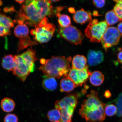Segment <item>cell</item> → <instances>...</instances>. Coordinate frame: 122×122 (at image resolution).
<instances>
[{
    "label": "cell",
    "mask_w": 122,
    "mask_h": 122,
    "mask_svg": "<svg viewBox=\"0 0 122 122\" xmlns=\"http://www.w3.org/2000/svg\"><path fill=\"white\" fill-rule=\"evenodd\" d=\"M55 9L49 0H25L17 12L15 23L35 27L44 18L51 17Z\"/></svg>",
    "instance_id": "6da1fadb"
},
{
    "label": "cell",
    "mask_w": 122,
    "mask_h": 122,
    "mask_svg": "<svg viewBox=\"0 0 122 122\" xmlns=\"http://www.w3.org/2000/svg\"><path fill=\"white\" fill-rule=\"evenodd\" d=\"M87 98L84 101L79 111V113L87 122H101L106 118L104 107L106 104L101 101L98 93L91 90Z\"/></svg>",
    "instance_id": "7a4b0ae2"
},
{
    "label": "cell",
    "mask_w": 122,
    "mask_h": 122,
    "mask_svg": "<svg viewBox=\"0 0 122 122\" xmlns=\"http://www.w3.org/2000/svg\"><path fill=\"white\" fill-rule=\"evenodd\" d=\"M72 58L65 56H53L49 59L42 58L40 60L41 65L39 69L45 75L59 79L63 76L66 77L69 72L70 63Z\"/></svg>",
    "instance_id": "3957f363"
},
{
    "label": "cell",
    "mask_w": 122,
    "mask_h": 122,
    "mask_svg": "<svg viewBox=\"0 0 122 122\" xmlns=\"http://www.w3.org/2000/svg\"><path fill=\"white\" fill-rule=\"evenodd\" d=\"M78 97L77 94H71L56 102L55 107L60 112L61 122H72L73 114L78 103Z\"/></svg>",
    "instance_id": "277c9868"
},
{
    "label": "cell",
    "mask_w": 122,
    "mask_h": 122,
    "mask_svg": "<svg viewBox=\"0 0 122 122\" xmlns=\"http://www.w3.org/2000/svg\"><path fill=\"white\" fill-rule=\"evenodd\" d=\"M34 27V29L30 30V34L34 36L35 41L40 43H45L50 41L56 28L54 24L49 22L47 17L44 18L39 24Z\"/></svg>",
    "instance_id": "5b68a950"
},
{
    "label": "cell",
    "mask_w": 122,
    "mask_h": 122,
    "mask_svg": "<svg viewBox=\"0 0 122 122\" xmlns=\"http://www.w3.org/2000/svg\"><path fill=\"white\" fill-rule=\"evenodd\" d=\"M109 26L106 21L99 22L97 19H94L90 23L85 30V35L90 39L91 42H100Z\"/></svg>",
    "instance_id": "8992f818"
},
{
    "label": "cell",
    "mask_w": 122,
    "mask_h": 122,
    "mask_svg": "<svg viewBox=\"0 0 122 122\" xmlns=\"http://www.w3.org/2000/svg\"><path fill=\"white\" fill-rule=\"evenodd\" d=\"M57 32L61 37L73 45L81 44L85 38L84 36L80 30L71 25L66 27L59 26Z\"/></svg>",
    "instance_id": "52a82bcc"
},
{
    "label": "cell",
    "mask_w": 122,
    "mask_h": 122,
    "mask_svg": "<svg viewBox=\"0 0 122 122\" xmlns=\"http://www.w3.org/2000/svg\"><path fill=\"white\" fill-rule=\"evenodd\" d=\"M29 29L26 24H19L15 27L14 33L19 39L17 46V53H19L30 46L38 45L36 41H32L29 36Z\"/></svg>",
    "instance_id": "ba28073f"
},
{
    "label": "cell",
    "mask_w": 122,
    "mask_h": 122,
    "mask_svg": "<svg viewBox=\"0 0 122 122\" xmlns=\"http://www.w3.org/2000/svg\"><path fill=\"white\" fill-rule=\"evenodd\" d=\"M14 57L15 65L12 72L19 77L21 81L24 82L30 73L34 71L35 69L31 67L24 60L21 54L15 55Z\"/></svg>",
    "instance_id": "9c48e42d"
},
{
    "label": "cell",
    "mask_w": 122,
    "mask_h": 122,
    "mask_svg": "<svg viewBox=\"0 0 122 122\" xmlns=\"http://www.w3.org/2000/svg\"><path fill=\"white\" fill-rule=\"evenodd\" d=\"M121 34L118 29L115 27H108L104 34L101 42L106 51L108 48L118 43Z\"/></svg>",
    "instance_id": "30bf717a"
},
{
    "label": "cell",
    "mask_w": 122,
    "mask_h": 122,
    "mask_svg": "<svg viewBox=\"0 0 122 122\" xmlns=\"http://www.w3.org/2000/svg\"><path fill=\"white\" fill-rule=\"evenodd\" d=\"M91 74L88 70V67L82 70L76 69L71 67L67 76L74 82L77 87L82 86L86 83Z\"/></svg>",
    "instance_id": "8fae6325"
},
{
    "label": "cell",
    "mask_w": 122,
    "mask_h": 122,
    "mask_svg": "<svg viewBox=\"0 0 122 122\" xmlns=\"http://www.w3.org/2000/svg\"><path fill=\"white\" fill-rule=\"evenodd\" d=\"M15 23L10 17L0 13V37L11 34L10 29L14 26Z\"/></svg>",
    "instance_id": "7c38bea8"
},
{
    "label": "cell",
    "mask_w": 122,
    "mask_h": 122,
    "mask_svg": "<svg viewBox=\"0 0 122 122\" xmlns=\"http://www.w3.org/2000/svg\"><path fill=\"white\" fill-rule=\"evenodd\" d=\"M73 18L75 22L81 24L88 22H91L92 21L91 12L85 11L83 9H81L75 12Z\"/></svg>",
    "instance_id": "4fadbf2b"
},
{
    "label": "cell",
    "mask_w": 122,
    "mask_h": 122,
    "mask_svg": "<svg viewBox=\"0 0 122 122\" xmlns=\"http://www.w3.org/2000/svg\"><path fill=\"white\" fill-rule=\"evenodd\" d=\"M87 56L88 62L90 66H95L101 63L104 59L103 53L100 51L90 50Z\"/></svg>",
    "instance_id": "5bb4252c"
},
{
    "label": "cell",
    "mask_w": 122,
    "mask_h": 122,
    "mask_svg": "<svg viewBox=\"0 0 122 122\" xmlns=\"http://www.w3.org/2000/svg\"><path fill=\"white\" fill-rule=\"evenodd\" d=\"M15 65L14 56L11 54L6 55L1 61V65L4 69L9 72H13Z\"/></svg>",
    "instance_id": "9a60e30c"
},
{
    "label": "cell",
    "mask_w": 122,
    "mask_h": 122,
    "mask_svg": "<svg viewBox=\"0 0 122 122\" xmlns=\"http://www.w3.org/2000/svg\"><path fill=\"white\" fill-rule=\"evenodd\" d=\"M60 91L61 92H69L77 86L73 81L68 76L63 77L60 83Z\"/></svg>",
    "instance_id": "2e32d148"
},
{
    "label": "cell",
    "mask_w": 122,
    "mask_h": 122,
    "mask_svg": "<svg viewBox=\"0 0 122 122\" xmlns=\"http://www.w3.org/2000/svg\"><path fill=\"white\" fill-rule=\"evenodd\" d=\"M72 67L76 69L82 70L88 67L87 64V59L83 55H77L75 56L72 61Z\"/></svg>",
    "instance_id": "e0dca14e"
},
{
    "label": "cell",
    "mask_w": 122,
    "mask_h": 122,
    "mask_svg": "<svg viewBox=\"0 0 122 122\" xmlns=\"http://www.w3.org/2000/svg\"><path fill=\"white\" fill-rule=\"evenodd\" d=\"M104 77L101 72L98 71H94L90 76V83L94 86H98L101 85L104 80Z\"/></svg>",
    "instance_id": "ac0fdd59"
},
{
    "label": "cell",
    "mask_w": 122,
    "mask_h": 122,
    "mask_svg": "<svg viewBox=\"0 0 122 122\" xmlns=\"http://www.w3.org/2000/svg\"><path fill=\"white\" fill-rule=\"evenodd\" d=\"M0 105L1 109L4 112H10L14 109L15 103L13 99L6 97L1 100Z\"/></svg>",
    "instance_id": "d6986e66"
},
{
    "label": "cell",
    "mask_w": 122,
    "mask_h": 122,
    "mask_svg": "<svg viewBox=\"0 0 122 122\" xmlns=\"http://www.w3.org/2000/svg\"><path fill=\"white\" fill-rule=\"evenodd\" d=\"M42 84L45 89L50 91L55 90L57 86V82L55 79L45 75L44 77Z\"/></svg>",
    "instance_id": "ffe728a7"
},
{
    "label": "cell",
    "mask_w": 122,
    "mask_h": 122,
    "mask_svg": "<svg viewBox=\"0 0 122 122\" xmlns=\"http://www.w3.org/2000/svg\"><path fill=\"white\" fill-rule=\"evenodd\" d=\"M105 18L106 22L109 26L114 25L122 20L117 16L114 10L108 12L106 13Z\"/></svg>",
    "instance_id": "44dd1931"
},
{
    "label": "cell",
    "mask_w": 122,
    "mask_h": 122,
    "mask_svg": "<svg viewBox=\"0 0 122 122\" xmlns=\"http://www.w3.org/2000/svg\"><path fill=\"white\" fill-rule=\"evenodd\" d=\"M47 117L51 122H61V114L60 111L57 109H53L49 111Z\"/></svg>",
    "instance_id": "7402d4cb"
},
{
    "label": "cell",
    "mask_w": 122,
    "mask_h": 122,
    "mask_svg": "<svg viewBox=\"0 0 122 122\" xmlns=\"http://www.w3.org/2000/svg\"><path fill=\"white\" fill-rule=\"evenodd\" d=\"M60 26L62 27H66L71 25V18L68 15L64 14H61L58 16V19Z\"/></svg>",
    "instance_id": "603a6c76"
},
{
    "label": "cell",
    "mask_w": 122,
    "mask_h": 122,
    "mask_svg": "<svg viewBox=\"0 0 122 122\" xmlns=\"http://www.w3.org/2000/svg\"><path fill=\"white\" fill-rule=\"evenodd\" d=\"M117 112V107L113 104L107 105L105 108V114L108 116H112L115 115Z\"/></svg>",
    "instance_id": "cb8c5ba5"
},
{
    "label": "cell",
    "mask_w": 122,
    "mask_h": 122,
    "mask_svg": "<svg viewBox=\"0 0 122 122\" xmlns=\"http://www.w3.org/2000/svg\"><path fill=\"white\" fill-rule=\"evenodd\" d=\"M18 117L15 114L10 113L7 114L4 119V122H18Z\"/></svg>",
    "instance_id": "d4e9b609"
},
{
    "label": "cell",
    "mask_w": 122,
    "mask_h": 122,
    "mask_svg": "<svg viewBox=\"0 0 122 122\" xmlns=\"http://www.w3.org/2000/svg\"><path fill=\"white\" fill-rule=\"evenodd\" d=\"M114 11L117 16L122 20V7L117 4L114 8Z\"/></svg>",
    "instance_id": "484cf974"
},
{
    "label": "cell",
    "mask_w": 122,
    "mask_h": 122,
    "mask_svg": "<svg viewBox=\"0 0 122 122\" xmlns=\"http://www.w3.org/2000/svg\"><path fill=\"white\" fill-rule=\"evenodd\" d=\"M93 4L98 8H100L103 7L106 3V0H93Z\"/></svg>",
    "instance_id": "4316f807"
},
{
    "label": "cell",
    "mask_w": 122,
    "mask_h": 122,
    "mask_svg": "<svg viewBox=\"0 0 122 122\" xmlns=\"http://www.w3.org/2000/svg\"><path fill=\"white\" fill-rule=\"evenodd\" d=\"M118 62L122 64V51L118 53Z\"/></svg>",
    "instance_id": "83f0119b"
},
{
    "label": "cell",
    "mask_w": 122,
    "mask_h": 122,
    "mask_svg": "<svg viewBox=\"0 0 122 122\" xmlns=\"http://www.w3.org/2000/svg\"><path fill=\"white\" fill-rule=\"evenodd\" d=\"M111 95V94L110 92L109 91H107L105 92L104 96L105 97L107 98H109L110 97Z\"/></svg>",
    "instance_id": "f1b7e54d"
},
{
    "label": "cell",
    "mask_w": 122,
    "mask_h": 122,
    "mask_svg": "<svg viewBox=\"0 0 122 122\" xmlns=\"http://www.w3.org/2000/svg\"><path fill=\"white\" fill-rule=\"evenodd\" d=\"M118 29L122 35V22H120L118 26Z\"/></svg>",
    "instance_id": "f546056e"
},
{
    "label": "cell",
    "mask_w": 122,
    "mask_h": 122,
    "mask_svg": "<svg viewBox=\"0 0 122 122\" xmlns=\"http://www.w3.org/2000/svg\"><path fill=\"white\" fill-rule=\"evenodd\" d=\"M69 10L70 13H75V10H74V9L73 8H70L69 9Z\"/></svg>",
    "instance_id": "4dcf8cb0"
},
{
    "label": "cell",
    "mask_w": 122,
    "mask_h": 122,
    "mask_svg": "<svg viewBox=\"0 0 122 122\" xmlns=\"http://www.w3.org/2000/svg\"><path fill=\"white\" fill-rule=\"evenodd\" d=\"M15 0L19 4H22L23 3L25 0Z\"/></svg>",
    "instance_id": "1f68e13d"
},
{
    "label": "cell",
    "mask_w": 122,
    "mask_h": 122,
    "mask_svg": "<svg viewBox=\"0 0 122 122\" xmlns=\"http://www.w3.org/2000/svg\"><path fill=\"white\" fill-rule=\"evenodd\" d=\"M117 4H118L122 7V0L117 2Z\"/></svg>",
    "instance_id": "d6a6232c"
},
{
    "label": "cell",
    "mask_w": 122,
    "mask_h": 122,
    "mask_svg": "<svg viewBox=\"0 0 122 122\" xmlns=\"http://www.w3.org/2000/svg\"><path fill=\"white\" fill-rule=\"evenodd\" d=\"M50 2H56L59 1L60 0H49Z\"/></svg>",
    "instance_id": "836d02e7"
},
{
    "label": "cell",
    "mask_w": 122,
    "mask_h": 122,
    "mask_svg": "<svg viewBox=\"0 0 122 122\" xmlns=\"http://www.w3.org/2000/svg\"><path fill=\"white\" fill-rule=\"evenodd\" d=\"M2 1L1 0H0V6L2 5ZM1 9H0V11Z\"/></svg>",
    "instance_id": "e575fe53"
},
{
    "label": "cell",
    "mask_w": 122,
    "mask_h": 122,
    "mask_svg": "<svg viewBox=\"0 0 122 122\" xmlns=\"http://www.w3.org/2000/svg\"><path fill=\"white\" fill-rule=\"evenodd\" d=\"M113 0L116 2H117L121 0Z\"/></svg>",
    "instance_id": "d590c367"
}]
</instances>
